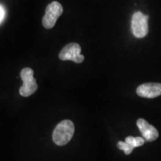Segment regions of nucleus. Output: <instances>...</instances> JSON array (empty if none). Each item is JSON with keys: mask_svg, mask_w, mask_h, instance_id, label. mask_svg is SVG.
Listing matches in <instances>:
<instances>
[{"mask_svg": "<svg viewBox=\"0 0 161 161\" xmlns=\"http://www.w3.org/2000/svg\"><path fill=\"white\" fill-rule=\"evenodd\" d=\"M75 132V126L70 120H63L55 127L52 134V140L58 146H62L71 140Z\"/></svg>", "mask_w": 161, "mask_h": 161, "instance_id": "obj_1", "label": "nucleus"}, {"mask_svg": "<svg viewBox=\"0 0 161 161\" xmlns=\"http://www.w3.org/2000/svg\"><path fill=\"white\" fill-rule=\"evenodd\" d=\"M23 84L19 89V94L23 97H29L37 90V84L34 78V71L31 68H24L20 72Z\"/></svg>", "mask_w": 161, "mask_h": 161, "instance_id": "obj_2", "label": "nucleus"}, {"mask_svg": "<svg viewBox=\"0 0 161 161\" xmlns=\"http://www.w3.org/2000/svg\"><path fill=\"white\" fill-rule=\"evenodd\" d=\"M148 16L140 11H136L132 16L131 30L134 37L143 38L148 33Z\"/></svg>", "mask_w": 161, "mask_h": 161, "instance_id": "obj_3", "label": "nucleus"}, {"mask_svg": "<svg viewBox=\"0 0 161 161\" xmlns=\"http://www.w3.org/2000/svg\"><path fill=\"white\" fill-rule=\"evenodd\" d=\"M63 13V7L58 2H52L46 8L45 15L43 17V25L44 28L50 29L55 26L58 17Z\"/></svg>", "mask_w": 161, "mask_h": 161, "instance_id": "obj_4", "label": "nucleus"}, {"mask_svg": "<svg viewBox=\"0 0 161 161\" xmlns=\"http://www.w3.org/2000/svg\"><path fill=\"white\" fill-rule=\"evenodd\" d=\"M81 49L79 44L71 43L64 46L59 54L61 60H72L75 63H82L84 60V55L80 54Z\"/></svg>", "mask_w": 161, "mask_h": 161, "instance_id": "obj_5", "label": "nucleus"}, {"mask_svg": "<svg viewBox=\"0 0 161 161\" xmlns=\"http://www.w3.org/2000/svg\"><path fill=\"white\" fill-rule=\"evenodd\" d=\"M136 94L142 98H154L161 96V84L146 83L136 89Z\"/></svg>", "mask_w": 161, "mask_h": 161, "instance_id": "obj_6", "label": "nucleus"}, {"mask_svg": "<svg viewBox=\"0 0 161 161\" xmlns=\"http://www.w3.org/2000/svg\"><path fill=\"white\" fill-rule=\"evenodd\" d=\"M136 125L140 129L144 140L148 142H152L156 140L159 136L158 130L145 120L144 119H139L136 122Z\"/></svg>", "mask_w": 161, "mask_h": 161, "instance_id": "obj_7", "label": "nucleus"}, {"mask_svg": "<svg viewBox=\"0 0 161 161\" xmlns=\"http://www.w3.org/2000/svg\"><path fill=\"white\" fill-rule=\"evenodd\" d=\"M145 140L143 137H140V136H137V137H134V136H127L125 138V142L129 146L130 148L134 150V148L136 147H140L143 146L145 143Z\"/></svg>", "mask_w": 161, "mask_h": 161, "instance_id": "obj_8", "label": "nucleus"}, {"mask_svg": "<svg viewBox=\"0 0 161 161\" xmlns=\"http://www.w3.org/2000/svg\"><path fill=\"white\" fill-rule=\"evenodd\" d=\"M117 146L120 150L123 151V152H125V154L126 155H129L130 153L133 152L132 148H130V147L128 146V145L125 142L119 141V142L117 143Z\"/></svg>", "mask_w": 161, "mask_h": 161, "instance_id": "obj_9", "label": "nucleus"}, {"mask_svg": "<svg viewBox=\"0 0 161 161\" xmlns=\"http://www.w3.org/2000/svg\"><path fill=\"white\" fill-rule=\"evenodd\" d=\"M5 8L2 5H0V23L3 21L4 18H5Z\"/></svg>", "mask_w": 161, "mask_h": 161, "instance_id": "obj_10", "label": "nucleus"}]
</instances>
